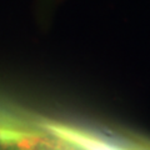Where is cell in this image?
Instances as JSON below:
<instances>
[{
    "mask_svg": "<svg viewBox=\"0 0 150 150\" xmlns=\"http://www.w3.org/2000/svg\"><path fill=\"white\" fill-rule=\"evenodd\" d=\"M28 144L31 150H76L70 146L69 144L62 142V140L53 138L51 135L43 137L40 134L33 133V131L25 130Z\"/></svg>",
    "mask_w": 150,
    "mask_h": 150,
    "instance_id": "3",
    "label": "cell"
},
{
    "mask_svg": "<svg viewBox=\"0 0 150 150\" xmlns=\"http://www.w3.org/2000/svg\"><path fill=\"white\" fill-rule=\"evenodd\" d=\"M0 150H31L25 130L14 126H0Z\"/></svg>",
    "mask_w": 150,
    "mask_h": 150,
    "instance_id": "2",
    "label": "cell"
},
{
    "mask_svg": "<svg viewBox=\"0 0 150 150\" xmlns=\"http://www.w3.org/2000/svg\"><path fill=\"white\" fill-rule=\"evenodd\" d=\"M49 130L50 135H55L54 138L69 144L76 150H130L126 148H120L118 145L106 142L105 139L85 133L84 130L71 128V126L50 123L45 126Z\"/></svg>",
    "mask_w": 150,
    "mask_h": 150,
    "instance_id": "1",
    "label": "cell"
}]
</instances>
